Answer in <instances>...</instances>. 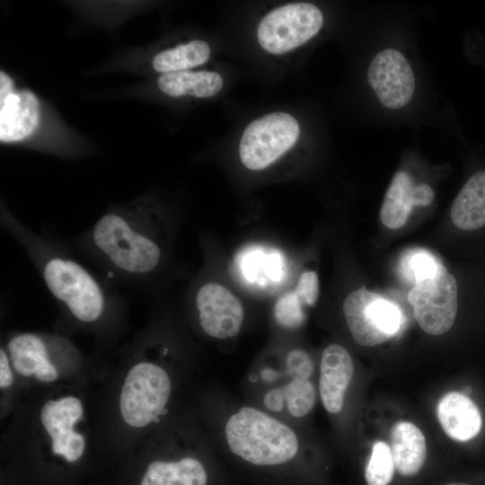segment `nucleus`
Returning a JSON list of instances; mask_svg holds the SVG:
<instances>
[{
	"label": "nucleus",
	"mask_w": 485,
	"mask_h": 485,
	"mask_svg": "<svg viewBox=\"0 0 485 485\" xmlns=\"http://www.w3.org/2000/svg\"><path fill=\"white\" fill-rule=\"evenodd\" d=\"M200 327L208 336L225 340L236 336L242 325L244 310L241 301L225 287L207 281L194 297Z\"/></svg>",
	"instance_id": "obj_9"
},
{
	"label": "nucleus",
	"mask_w": 485,
	"mask_h": 485,
	"mask_svg": "<svg viewBox=\"0 0 485 485\" xmlns=\"http://www.w3.org/2000/svg\"><path fill=\"white\" fill-rule=\"evenodd\" d=\"M394 463L391 448L382 441L375 442L366 469L368 485H388L393 476Z\"/></svg>",
	"instance_id": "obj_23"
},
{
	"label": "nucleus",
	"mask_w": 485,
	"mask_h": 485,
	"mask_svg": "<svg viewBox=\"0 0 485 485\" xmlns=\"http://www.w3.org/2000/svg\"><path fill=\"white\" fill-rule=\"evenodd\" d=\"M323 24L321 10L310 3H291L280 5L259 22L257 40L268 53H288L314 37Z\"/></svg>",
	"instance_id": "obj_6"
},
{
	"label": "nucleus",
	"mask_w": 485,
	"mask_h": 485,
	"mask_svg": "<svg viewBox=\"0 0 485 485\" xmlns=\"http://www.w3.org/2000/svg\"><path fill=\"white\" fill-rule=\"evenodd\" d=\"M294 291L297 294L304 305H314L320 293L319 278L314 271H304L299 277Z\"/></svg>",
	"instance_id": "obj_26"
},
{
	"label": "nucleus",
	"mask_w": 485,
	"mask_h": 485,
	"mask_svg": "<svg viewBox=\"0 0 485 485\" xmlns=\"http://www.w3.org/2000/svg\"><path fill=\"white\" fill-rule=\"evenodd\" d=\"M0 223L25 251L55 300L76 321L97 322L119 302L111 283L83 265L68 244L36 233L4 207Z\"/></svg>",
	"instance_id": "obj_2"
},
{
	"label": "nucleus",
	"mask_w": 485,
	"mask_h": 485,
	"mask_svg": "<svg viewBox=\"0 0 485 485\" xmlns=\"http://www.w3.org/2000/svg\"><path fill=\"white\" fill-rule=\"evenodd\" d=\"M367 81L379 101L389 109L405 106L415 90V78L409 61L393 48L376 54L368 66Z\"/></svg>",
	"instance_id": "obj_10"
},
{
	"label": "nucleus",
	"mask_w": 485,
	"mask_h": 485,
	"mask_svg": "<svg viewBox=\"0 0 485 485\" xmlns=\"http://www.w3.org/2000/svg\"><path fill=\"white\" fill-rule=\"evenodd\" d=\"M287 366L294 379H308L313 369L310 357L301 349H294L288 354Z\"/></svg>",
	"instance_id": "obj_27"
},
{
	"label": "nucleus",
	"mask_w": 485,
	"mask_h": 485,
	"mask_svg": "<svg viewBox=\"0 0 485 485\" xmlns=\"http://www.w3.org/2000/svg\"><path fill=\"white\" fill-rule=\"evenodd\" d=\"M300 127L296 119L284 111L268 113L245 128L239 144V157L251 171L266 169L296 143Z\"/></svg>",
	"instance_id": "obj_5"
},
{
	"label": "nucleus",
	"mask_w": 485,
	"mask_h": 485,
	"mask_svg": "<svg viewBox=\"0 0 485 485\" xmlns=\"http://www.w3.org/2000/svg\"><path fill=\"white\" fill-rule=\"evenodd\" d=\"M13 83L10 76L4 71L0 72V98L13 92Z\"/></svg>",
	"instance_id": "obj_30"
},
{
	"label": "nucleus",
	"mask_w": 485,
	"mask_h": 485,
	"mask_svg": "<svg viewBox=\"0 0 485 485\" xmlns=\"http://www.w3.org/2000/svg\"><path fill=\"white\" fill-rule=\"evenodd\" d=\"M13 384V374L10 368L9 359L6 352L0 350V387L7 388Z\"/></svg>",
	"instance_id": "obj_28"
},
{
	"label": "nucleus",
	"mask_w": 485,
	"mask_h": 485,
	"mask_svg": "<svg viewBox=\"0 0 485 485\" xmlns=\"http://www.w3.org/2000/svg\"><path fill=\"white\" fill-rule=\"evenodd\" d=\"M343 313L353 339L366 347L394 337L402 323V314L396 304L365 287L347 295Z\"/></svg>",
	"instance_id": "obj_7"
},
{
	"label": "nucleus",
	"mask_w": 485,
	"mask_h": 485,
	"mask_svg": "<svg viewBox=\"0 0 485 485\" xmlns=\"http://www.w3.org/2000/svg\"><path fill=\"white\" fill-rule=\"evenodd\" d=\"M207 472L199 461L186 457L177 462L151 463L140 485H206Z\"/></svg>",
	"instance_id": "obj_20"
},
{
	"label": "nucleus",
	"mask_w": 485,
	"mask_h": 485,
	"mask_svg": "<svg viewBox=\"0 0 485 485\" xmlns=\"http://www.w3.org/2000/svg\"><path fill=\"white\" fill-rule=\"evenodd\" d=\"M83 415L79 399L68 396L47 401L40 410V420L52 440V451L67 462L79 459L84 450V436L74 431V425Z\"/></svg>",
	"instance_id": "obj_11"
},
{
	"label": "nucleus",
	"mask_w": 485,
	"mask_h": 485,
	"mask_svg": "<svg viewBox=\"0 0 485 485\" xmlns=\"http://www.w3.org/2000/svg\"><path fill=\"white\" fill-rule=\"evenodd\" d=\"M11 362L15 371L22 376L34 375L42 382H53L57 371L49 358L48 341L34 333H19L7 344Z\"/></svg>",
	"instance_id": "obj_14"
},
{
	"label": "nucleus",
	"mask_w": 485,
	"mask_h": 485,
	"mask_svg": "<svg viewBox=\"0 0 485 485\" xmlns=\"http://www.w3.org/2000/svg\"><path fill=\"white\" fill-rule=\"evenodd\" d=\"M391 452L394 467L400 474H416L424 464L427 455L423 433L411 422L396 423L391 433Z\"/></svg>",
	"instance_id": "obj_16"
},
{
	"label": "nucleus",
	"mask_w": 485,
	"mask_h": 485,
	"mask_svg": "<svg viewBox=\"0 0 485 485\" xmlns=\"http://www.w3.org/2000/svg\"><path fill=\"white\" fill-rule=\"evenodd\" d=\"M446 485H469V484L464 483V482H452Z\"/></svg>",
	"instance_id": "obj_31"
},
{
	"label": "nucleus",
	"mask_w": 485,
	"mask_h": 485,
	"mask_svg": "<svg viewBox=\"0 0 485 485\" xmlns=\"http://www.w3.org/2000/svg\"><path fill=\"white\" fill-rule=\"evenodd\" d=\"M408 301L425 332L444 334L452 328L456 317V279L444 266L436 274L416 282L408 294Z\"/></svg>",
	"instance_id": "obj_8"
},
{
	"label": "nucleus",
	"mask_w": 485,
	"mask_h": 485,
	"mask_svg": "<svg viewBox=\"0 0 485 485\" xmlns=\"http://www.w3.org/2000/svg\"><path fill=\"white\" fill-rule=\"evenodd\" d=\"M211 48L202 40H193L157 53L152 61L154 69L161 74L190 70L205 64Z\"/></svg>",
	"instance_id": "obj_21"
},
{
	"label": "nucleus",
	"mask_w": 485,
	"mask_h": 485,
	"mask_svg": "<svg viewBox=\"0 0 485 485\" xmlns=\"http://www.w3.org/2000/svg\"><path fill=\"white\" fill-rule=\"evenodd\" d=\"M304 304L293 290L282 295L276 302L274 314L277 322L286 328H296L305 318Z\"/></svg>",
	"instance_id": "obj_25"
},
{
	"label": "nucleus",
	"mask_w": 485,
	"mask_h": 485,
	"mask_svg": "<svg viewBox=\"0 0 485 485\" xmlns=\"http://www.w3.org/2000/svg\"><path fill=\"white\" fill-rule=\"evenodd\" d=\"M288 411L295 417H303L310 412L315 402V391L307 379H294L286 389Z\"/></svg>",
	"instance_id": "obj_24"
},
{
	"label": "nucleus",
	"mask_w": 485,
	"mask_h": 485,
	"mask_svg": "<svg viewBox=\"0 0 485 485\" xmlns=\"http://www.w3.org/2000/svg\"><path fill=\"white\" fill-rule=\"evenodd\" d=\"M415 187L408 172L400 171L394 174L380 209L381 221L387 228L398 229L405 225L417 207Z\"/></svg>",
	"instance_id": "obj_19"
},
{
	"label": "nucleus",
	"mask_w": 485,
	"mask_h": 485,
	"mask_svg": "<svg viewBox=\"0 0 485 485\" xmlns=\"http://www.w3.org/2000/svg\"><path fill=\"white\" fill-rule=\"evenodd\" d=\"M444 267L440 260L424 249L408 251L401 258L400 270L404 278L413 285L436 274Z\"/></svg>",
	"instance_id": "obj_22"
},
{
	"label": "nucleus",
	"mask_w": 485,
	"mask_h": 485,
	"mask_svg": "<svg viewBox=\"0 0 485 485\" xmlns=\"http://www.w3.org/2000/svg\"><path fill=\"white\" fill-rule=\"evenodd\" d=\"M225 432L230 450L252 464H281L298 451L293 429L255 408H241L228 419Z\"/></svg>",
	"instance_id": "obj_3"
},
{
	"label": "nucleus",
	"mask_w": 485,
	"mask_h": 485,
	"mask_svg": "<svg viewBox=\"0 0 485 485\" xmlns=\"http://www.w3.org/2000/svg\"><path fill=\"white\" fill-rule=\"evenodd\" d=\"M167 234L162 212L153 201L140 198L108 209L69 244L110 283L141 289L163 263Z\"/></svg>",
	"instance_id": "obj_1"
},
{
	"label": "nucleus",
	"mask_w": 485,
	"mask_h": 485,
	"mask_svg": "<svg viewBox=\"0 0 485 485\" xmlns=\"http://www.w3.org/2000/svg\"><path fill=\"white\" fill-rule=\"evenodd\" d=\"M40 119V102L31 91H13L0 98V141L16 143L29 137Z\"/></svg>",
	"instance_id": "obj_13"
},
{
	"label": "nucleus",
	"mask_w": 485,
	"mask_h": 485,
	"mask_svg": "<svg viewBox=\"0 0 485 485\" xmlns=\"http://www.w3.org/2000/svg\"><path fill=\"white\" fill-rule=\"evenodd\" d=\"M451 219L464 231L485 225V170L473 174L460 190L452 204Z\"/></svg>",
	"instance_id": "obj_18"
},
{
	"label": "nucleus",
	"mask_w": 485,
	"mask_h": 485,
	"mask_svg": "<svg viewBox=\"0 0 485 485\" xmlns=\"http://www.w3.org/2000/svg\"><path fill=\"white\" fill-rule=\"evenodd\" d=\"M159 90L171 97L209 98L223 88L224 80L215 71H180L162 74L157 79Z\"/></svg>",
	"instance_id": "obj_17"
},
{
	"label": "nucleus",
	"mask_w": 485,
	"mask_h": 485,
	"mask_svg": "<svg viewBox=\"0 0 485 485\" xmlns=\"http://www.w3.org/2000/svg\"><path fill=\"white\" fill-rule=\"evenodd\" d=\"M415 198L417 207L428 206L434 199V191L430 186L427 184H419L415 187Z\"/></svg>",
	"instance_id": "obj_29"
},
{
	"label": "nucleus",
	"mask_w": 485,
	"mask_h": 485,
	"mask_svg": "<svg viewBox=\"0 0 485 485\" xmlns=\"http://www.w3.org/2000/svg\"><path fill=\"white\" fill-rule=\"evenodd\" d=\"M436 413L445 434L456 441L464 442L473 438L482 426L478 407L462 392L445 394L437 404Z\"/></svg>",
	"instance_id": "obj_15"
},
{
	"label": "nucleus",
	"mask_w": 485,
	"mask_h": 485,
	"mask_svg": "<svg viewBox=\"0 0 485 485\" xmlns=\"http://www.w3.org/2000/svg\"><path fill=\"white\" fill-rule=\"evenodd\" d=\"M170 393L171 381L164 369L150 362L135 365L126 376L120 393L123 419L135 428L158 421Z\"/></svg>",
	"instance_id": "obj_4"
},
{
	"label": "nucleus",
	"mask_w": 485,
	"mask_h": 485,
	"mask_svg": "<svg viewBox=\"0 0 485 485\" xmlns=\"http://www.w3.org/2000/svg\"><path fill=\"white\" fill-rule=\"evenodd\" d=\"M353 375L354 363L349 352L339 344L327 346L321 358L319 390L328 412L336 414L342 410Z\"/></svg>",
	"instance_id": "obj_12"
}]
</instances>
